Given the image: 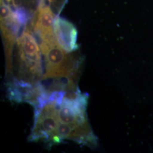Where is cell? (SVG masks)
<instances>
[{
    "label": "cell",
    "mask_w": 153,
    "mask_h": 153,
    "mask_svg": "<svg viewBox=\"0 0 153 153\" xmlns=\"http://www.w3.org/2000/svg\"><path fill=\"white\" fill-rule=\"evenodd\" d=\"M57 16L44 0H41L28 25L44 55L56 44L53 24Z\"/></svg>",
    "instance_id": "obj_3"
},
{
    "label": "cell",
    "mask_w": 153,
    "mask_h": 153,
    "mask_svg": "<svg viewBox=\"0 0 153 153\" xmlns=\"http://www.w3.org/2000/svg\"><path fill=\"white\" fill-rule=\"evenodd\" d=\"M13 7H21L32 16L41 0H4Z\"/></svg>",
    "instance_id": "obj_7"
},
{
    "label": "cell",
    "mask_w": 153,
    "mask_h": 153,
    "mask_svg": "<svg viewBox=\"0 0 153 153\" xmlns=\"http://www.w3.org/2000/svg\"><path fill=\"white\" fill-rule=\"evenodd\" d=\"M16 49L19 63V75L33 85L43 76L42 51L29 26L27 25L17 39Z\"/></svg>",
    "instance_id": "obj_1"
},
{
    "label": "cell",
    "mask_w": 153,
    "mask_h": 153,
    "mask_svg": "<svg viewBox=\"0 0 153 153\" xmlns=\"http://www.w3.org/2000/svg\"><path fill=\"white\" fill-rule=\"evenodd\" d=\"M59 107L55 103H48L38 116L33 117V126L29 136L30 141L44 140L49 143L60 122L57 116Z\"/></svg>",
    "instance_id": "obj_4"
},
{
    "label": "cell",
    "mask_w": 153,
    "mask_h": 153,
    "mask_svg": "<svg viewBox=\"0 0 153 153\" xmlns=\"http://www.w3.org/2000/svg\"><path fill=\"white\" fill-rule=\"evenodd\" d=\"M56 16H59L68 0H44Z\"/></svg>",
    "instance_id": "obj_8"
},
{
    "label": "cell",
    "mask_w": 153,
    "mask_h": 153,
    "mask_svg": "<svg viewBox=\"0 0 153 153\" xmlns=\"http://www.w3.org/2000/svg\"><path fill=\"white\" fill-rule=\"evenodd\" d=\"M38 94L35 85L22 79L13 78L7 83V97L11 102H26L33 106Z\"/></svg>",
    "instance_id": "obj_6"
},
{
    "label": "cell",
    "mask_w": 153,
    "mask_h": 153,
    "mask_svg": "<svg viewBox=\"0 0 153 153\" xmlns=\"http://www.w3.org/2000/svg\"><path fill=\"white\" fill-rule=\"evenodd\" d=\"M44 56L45 71L42 78L68 77L75 81L78 78L83 61L79 54L67 52L56 43Z\"/></svg>",
    "instance_id": "obj_2"
},
{
    "label": "cell",
    "mask_w": 153,
    "mask_h": 153,
    "mask_svg": "<svg viewBox=\"0 0 153 153\" xmlns=\"http://www.w3.org/2000/svg\"><path fill=\"white\" fill-rule=\"evenodd\" d=\"M53 28L56 43L62 49L67 52H76L79 49L76 43L77 30L71 23L57 16Z\"/></svg>",
    "instance_id": "obj_5"
}]
</instances>
